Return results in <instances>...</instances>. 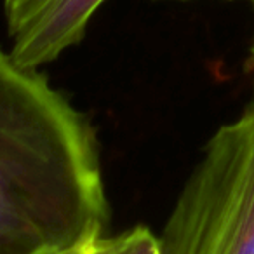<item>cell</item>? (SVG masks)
<instances>
[{
	"label": "cell",
	"mask_w": 254,
	"mask_h": 254,
	"mask_svg": "<svg viewBox=\"0 0 254 254\" xmlns=\"http://www.w3.org/2000/svg\"><path fill=\"white\" fill-rule=\"evenodd\" d=\"M106 0H4L9 51L16 64L39 70L84 40Z\"/></svg>",
	"instance_id": "3"
},
{
	"label": "cell",
	"mask_w": 254,
	"mask_h": 254,
	"mask_svg": "<svg viewBox=\"0 0 254 254\" xmlns=\"http://www.w3.org/2000/svg\"><path fill=\"white\" fill-rule=\"evenodd\" d=\"M108 216L92 124L0 47V254H71Z\"/></svg>",
	"instance_id": "1"
},
{
	"label": "cell",
	"mask_w": 254,
	"mask_h": 254,
	"mask_svg": "<svg viewBox=\"0 0 254 254\" xmlns=\"http://www.w3.org/2000/svg\"><path fill=\"white\" fill-rule=\"evenodd\" d=\"M106 251L108 254H160V240L148 226L138 225L106 239Z\"/></svg>",
	"instance_id": "4"
},
{
	"label": "cell",
	"mask_w": 254,
	"mask_h": 254,
	"mask_svg": "<svg viewBox=\"0 0 254 254\" xmlns=\"http://www.w3.org/2000/svg\"><path fill=\"white\" fill-rule=\"evenodd\" d=\"M75 253H77V251H75ZM75 253H71V254H75Z\"/></svg>",
	"instance_id": "8"
},
{
	"label": "cell",
	"mask_w": 254,
	"mask_h": 254,
	"mask_svg": "<svg viewBox=\"0 0 254 254\" xmlns=\"http://www.w3.org/2000/svg\"><path fill=\"white\" fill-rule=\"evenodd\" d=\"M249 2H253V4H254V0H249Z\"/></svg>",
	"instance_id": "7"
},
{
	"label": "cell",
	"mask_w": 254,
	"mask_h": 254,
	"mask_svg": "<svg viewBox=\"0 0 254 254\" xmlns=\"http://www.w3.org/2000/svg\"><path fill=\"white\" fill-rule=\"evenodd\" d=\"M75 254H108V251H106V237L92 240L91 244L78 249Z\"/></svg>",
	"instance_id": "5"
},
{
	"label": "cell",
	"mask_w": 254,
	"mask_h": 254,
	"mask_svg": "<svg viewBox=\"0 0 254 254\" xmlns=\"http://www.w3.org/2000/svg\"><path fill=\"white\" fill-rule=\"evenodd\" d=\"M249 66H251V70H253V75H254V39H253V44H251V51H249Z\"/></svg>",
	"instance_id": "6"
},
{
	"label": "cell",
	"mask_w": 254,
	"mask_h": 254,
	"mask_svg": "<svg viewBox=\"0 0 254 254\" xmlns=\"http://www.w3.org/2000/svg\"><path fill=\"white\" fill-rule=\"evenodd\" d=\"M159 240L160 254H254V103L207 139Z\"/></svg>",
	"instance_id": "2"
}]
</instances>
